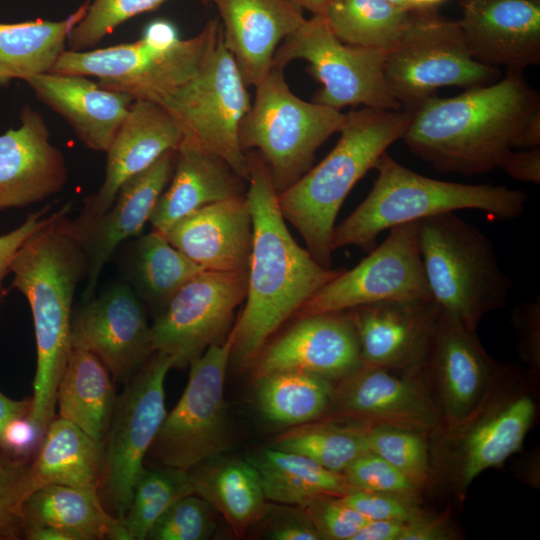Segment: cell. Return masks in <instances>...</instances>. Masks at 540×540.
<instances>
[{
    "label": "cell",
    "mask_w": 540,
    "mask_h": 540,
    "mask_svg": "<svg viewBox=\"0 0 540 540\" xmlns=\"http://www.w3.org/2000/svg\"><path fill=\"white\" fill-rule=\"evenodd\" d=\"M247 155L253 239L246 303L232 328L231 352L240 367L252 365L278 328L342 271L321 266L293 239L264 161L256 151Z\"/></svg>",
    "instance_id": "6da1fadb"
},
{
    "label": "cell",
    "mask_w": 540,
    "mask_h": 540,
    "mask_svg": "<svg viewBox=\"0 0 540 540\" xmlns=\"http://www.w3.org/2000/svg\"><path fill=\"white\" fill-rule=\"evenodd\" d=\"M540 95L522 72L507 71L496 82L449 98L431 96L409 111L401 140L434 169L464 176L496 168L516 146Z\"/></svg>",
    "instance_id": "7a4b0ae2"
},
{
    "label": "cell",
    "mask_w": 540,
    "mask_h": 540,
    "mask_svg": "<svg viewBox=\"0 0 540 540\" xmlns=\"http://www.w3.org/2000/svg\"><path fill=\"white\" fill-rule=\"evenodd\" d=\"M71 202L17 251L9 268L11 288L27 299L33 317L37 364L29 419L44 436L55 418L56 394L71 351L72 305L87 275V257L72 233Z\"/></svg>",
    "instance_id": "3957f363"
},
{
    "label": "cell",
    "mask_w": 540,
    "mask_h": 540,
    "mask_svg": "<svg viewBox=\"0 0 540 540\" xmlns=\"http://www.w3.org/2000/svg\"><path fill=\"white\" fill-rule=\"evenodd\" d=\"M410 118L405 109L363 107L348 112L330 153L278 193L283 217L321 266L331 268L335 221L347 195L387 148L402 139Z\"/></svg>",
    "instance_id": "277c9868"
},
{
    "label": "cell",
    "mask_w": 540,
    "mask_h": 540,
    "mask_svg": "<svg viewBox=\"0 0 540 540\" xmlns=\"http://www.w3.org/2000/svg\"><path fill=\"white\" fill-rule=\"evenodd\" d=\"M373 168L377 178L371 191L334 227L333 251L355 246L369 253L385 230L457 210H479L495 220L511 221L524 213L528 200L525 192L503 185L464 184L423 176L398 163L387 152Z\"/></svg>",
    "instance_id": "5b68a950"
},
{
    "label": "cell",
    "mask_w": 540,
    "mask_h": 540,
    "mask_svg": "<svg viewBox=\"0 0 540 540\" xmlns=\"http://www.w3.org/2000/svg\"><path fill=\"white\" fill-rule=\"evenodd\" d=\"M221 32L212 19L194 37L180 39L174 24L156 19L134 42L84 51L65 50L51 73L95 77L108 90L128 94L133 100L158 102L187 82Z\"/></svg>",
    "instance_id": "8992f818"
},
{
    "label": "cell",
    "mask_w": 540,
    "mask_h": 540,
    "mask_svg": "<svg viewBox=\"0 0 540 540\" xmlns=\"http://www.w3.org/2000/svg\"><path fill=\"white\" fill-rule=\"evenodd\" d=\"M421 258L432 299L475 330L482 317L507 303L512 282L490 239L475 225L446 212L419 220Z\"/></svg>",
    "instance_id": "52a82bcc"
},
{
    "label": "cell",
    "mask_w": 540,
    "mask_h": 540,
    "mask_svg": "<svg viewBox=\"0 0 540 540\" xmlns=\"http://www.w3.org/2000/svg\"><path fill=\"white\" fill-rule=\"evenodd\" d=\"M284 69L272 66L257 85L254 102L239 127L242 150L255 149L278 193L311 167L317 149L342 128L346 114L297 97Z\"/></svg>",
    "instance_id": "ba28073f"
},
{
    "label": "cell",
    "mask_w": 540,
    "mask_h": 540,
    "mask_svg": "<svg viewBox=\"0 0 540 540\" xmlns=\"http://www.w3.org/2000/svg\"><path fill=\"white\" fill-rule=\"evenodd\" d=\"M384 72L394 98L413 110L442 87L466 89L496 82L501 71L476 61L458 20L410 10L404 29L386 51Z\"/></svg>",
    "instance_id": "9c48e42d"
},
{
    "label": "cell",
    "mask_w": 540,
    "mask_h": 540,
    "mask_svg": "<svg viewBox=\"0 0 540 540\" xmlns=\"http://www.w3.org/2000/svg\"><path fill=\"white\" fill-rule=\"evenodd\" d=\"M157 103L177 121L184 138L221 157L248 181V155L238 134L251 102L247 84L224 44L222 29L196 73Z\"/></svg>",
    "instance_id": "30bf717a"
},
{
    "label": "cell",
    "mask_w": 540,
    "mask_h": 540,
    "mask_svg": "<svg viewBox=\"0 0 540 540\" xmlns=\"http://www.w3.org/2000/svg\"><path fill=\"white\" fill-rule=\"evenodd\" d=\"M232 347L231 330L223 343L210 346L189 365L187 385L147 455L158 466L189 471L230 448L225 380Z\"/></svg>",
    "instance_id": "8fae6325"
},
{
    "label": "cell",
    "mask_w": 540,
    "mask_h": 540,
    "mask_svg": "<svg viewBox=\"0 0 540 540\" xmlns=\"http://www.w3.org/2000/svg\"><path fill=\"white\" fill-rule=\"evenodd\" d=\"M386 51L341 41L323 15H312L278 46L272 66L285 68L305 60L309 74L322 87L313 102L341 110L345 106L403 109L384 72Z\"/></svg>",
    "instance_id": "7c38bea8"
},
{
    "label": "cell",
    "mask_w": 540,
    "mask_h": 540,
    "mask_svg": "<svg viewBox=\"0 0 540 540\" xmlns=\"http://www.w3.org/2000/svg\"><path fill=\"white\" fill-rule=\"evenodd\" d=\"M171 368V359L155 352L117 396L104 440L98 494L106 510L120 520L167 414L164 383Z\"/></svg>",
    "instance_id": "4fadbf2b"
},
{
    "label": "cell",
    "mask_w": 540,
    "mask_h": 540,
    "mask_svg": "<svg viewBox=\"0 0 540 540\" xmlns=\"http://www.w3.org/2000/svg\"><path fill=\"white\" fill-rule=\"evenodd\" d=\"M247 272L203 270L189 280L151 325L154 352L185 368L210 346L223 343L245 300Z\"/></svg>",
    "instance_id": "5bb4252c"
},
{
    "label": "cell",
    "mask_w": 540,
    "mask_h": 540,
    "mask_svg": "<svg viewBox=\"0 0 540 540\" xmlns=\"http://www.w3.org/2000/svg\"><path fill=\"white\" fill-rule=\"evenodd\" d=\"M432 299L421 258L419 220L389 229L387 238L354 268L321 287L299 318L396 299Z\"/></svg>",
    "instance_id": "9a60e30c"
},
{
    "label": "cell",
    "mask_w": 540,
    "mask_h": 540,
    "mask_svg": "<svg viewBox=\"0 0 540 540\" xmlns=\"http://www.w3.org/2000/svg\"><path fill=\"white\" fill-rule=\"evenodd\" d=\"M71 347L95 354L114 382H129L155 353L143 302L127 283L107 287L72 315Z\"/></svg>",
    "instance_id": "2e32d148"
},
{
    "label": "cell",
    "mask_w": 540,
    "mask_h": 540,
    "mask_svg": "<svg viewBox=\"0 0 540 540\" xmlns=\"http://www.w3.org/2000/svg\"><path fill=\"white\" fill-rule=\"evenodd\" d=\"M535 412V402L527 393L491 394L490 390L467 419L448 428L442 455L460 490L520 449Z\"/></svg>",
    "instance_id": "e0dca14e"
},
{
    "label": "cell",
    "mask_w": 540,
    "mask_h": 540,
    "mask_svg": "<svg viewBox=\"0 0 540 540\" xmlns=\"http://www.w3.org/2000/svg\"><path fill=\"white\" fill-rule=\"evenodd\" d=\"M255 379L278 371H300L343 379L362 365L356 327L348 311L301 317L265 346L252 363Z\"/></svg>",
    "instance_id": "ac0fdd59"
},
{
    "label": "cell",
    "mask_w": 540,
    "mask_h": 540,
    "mask_svg": "<svg viewBox=\"0 0 540 540\" xmlns=\"http://www.w3.org/2000/svg\"><path fill=\"white\" fill-rule=\"evenodd\" d=\"M176 149L168 150L150 167L127 180L109 209L88 222L68 219L70 229L84 250L87 283L83 301L95 296L104 265L126 240L140 235L168 185L176 162Z\"/></svg>",
    "instance_id": "d6986e66"
},
{
    "label": "cell",
    "mask_w": 540,
    "mask_h": 540,
    "mask_svg": "<svg viewBox=\"0 0 540 540\" xmlns=\"http://www.w3.org/2000/svg\"><path fill=\"white\" fill-rule=\"evenodd\" d=\"M426 366L436 382L448 428L467 419L490 391L497 366L483 349L475 330L440 311L432 333Z\"/></svg>",
    "instance_id": "ffe728a7"
},
{
    "label": "cell",
    "mask_w": 540,
    "mask_h": 540,
    "mask_svg": "<svg viewBox=\"0 0 540 540\" xmlns=\"http://www.w3.org/2000/svg\"><path fill=\"white\" fill-rule=\"evenodd\" d=\"M364 365L416 371L423 366L441 309L433 299H396L347 310Z\"/></svg>",
    "instance_id": "44dd1931"
},
{
    "label": "cell",
    "mask_w": 540,
    "mask_h": 540,
    "mask_svg": "<svg viewBox=\"0 0 540 540\" xmlns=\"http://www.w3.org/2000/svg\"><path fill=\"white\" fill-rule=\"evenodd\" d=\"M19 121L0 135V211L39 203L68 181L65 156L50 142L43 115L25 105Z\"/></svg>",
    "instance_id": "7402d4cb"
},
{
    "label": "cell",
    "mask_w": 540,
    "mask_h": 540,
    "mask_svg": "<svg viewBox=\"0 0 540 540\" xmlns=\"http://www.w3.org/2000/svg\"><path fill=\"white\" fill-rule=\"evenodd\" d=\"M458 20L472 57L507 71L540 63V2L460 0Z\"/></svg>",
    "instance_id": "603a6c76"
},
{
    "label": "cell",
    "mask_w": 540,
    "mask_h": 540,
    "mask_svg": "<svg viewBox=\"0 0 540 540\" xmlns=\"http://www.w3.org/2000/svg\"><path fill=\"white\" fill-rule=\"evenodd\" d=\"M183 138L179 124L162 105L134 100L105 152L103 183L74 220L88 222L104 214L127 180L146 170L168 150L177 149Z\"/></svg>",
    "instance_id": "cb8c5ba5"
},
{
    "label": "cell",
    "mask_w": 540,
    "mask_h": 540,
    "mask_svg": "<svg viewBox=\"0 0 540 540\" xmlns=\"http://www.w3.org/2000/svg\"><path fill=\"white\" fill-rule=\"evenodd\" d=\"M220 15L223 41L247 86H257L272 67L281 42L305 21L288 0H210Z\"/></svg>",
    "instance_id": "d4e9b609"
},
{
    "label": "cell",
    "mask_w": 540,
    "mask_h": 540,
    "mask_svg": "<svg viewBox=\"0 0 540 540\" xmlns=\"http://www.w3.org/2000/svg\"><path fill=\"white\" fill-rule=\"evenodd\" d=\"M165 236L204 270L247 272L253 232L246 196L208 204L178 220Z\"/></svg>",
    "instance_id": "484cf974"
},
{
    "label": "cell",
    "mask_w": 540,
    "mask_h": 540,
    "mask_svg": "<svg viewBox=\"0 0 540 540\" xmlns=\"http://www.w3.org/2000/svg\"><path fill=\"white\" fill-rule=\"evenodd\" d=\"M25 82L94 151H107L134 101L126 93L105 89L80 75L48 72Z\"/></svg>",
    "instance_id": "4316f807"
},
{
    "label": "cell",
    "mask_w": 540,
    "mask_h": 540,
    "mask_svg": "<svg viewBox=\"0 0 540 540\" xmlns=\"http://www.w3.org/2000/svg\"><path fill=\"white\" fill-rule=\"evenodd\" d=\"M336 394L337 407L373 422L417 431L433 429L438 413L419 381L397 376L388 368L362 365L343 378Z\"/></svg>",
    "instance_id": "83f0119b"
},
{
    "label": "cell",
    "mask_w": 540,
    "mask_h": 540,
    "mask_svg": "<svg viewBox=\"0 0 540 540\" xmlns=\"http://www.w3.org/2000/svg\"><path fill=\"white\" fill-rule=\"evenodd\" d=\"M176 152L172 177L149 220L152 229L163 235L178 220L208 204L246 195L245 179L197 142L183 138Z\"/></svg>",
    "instance_id": "f1b7e54d"
},
{
    "label": "cell",
    "mask_w": 540,
    "mask_h": 540,
    "mask_svg": "<svg viewBox=\"0 0 540 540\" xmlns=\"http://www.w3.org/2000/svg\"><path fill=\"white\" fill-rule=\"evenodd\" d=\"M194 492L220 513L237 537L258 524L267 508L260 477L247 460L210 458L189 470Z\"/></svg>",
    "instance_id": "f546056e"
},
{
    "label": "cell",
    "mask_w": 540,
    "mask_h": 540,
    "mask_svg": "<svg viewBox=\"0 0 540 540\" xmlns=\"http://www.w3.org/2000/svg\"><path fill=\"white\" fill-rule=\"evenodd\" d=\"M25 528L50 525L76 540H129L122 521L104 507L98 489L50 484L35 489L23 504Z\"/></svg>",
    "instance_id": "4dcf8cb0"
},
{
    "label": "cell",
    "mask_w": 540,
    "mask_h": 540,
    "mask_svg": "<svg viewBox=\"0 0 540 540\" xmlns=\"http://www.w3.org/2000/svg\"><path fill=\"white\" fill-rule=\"evenodd\" d=\"M104 452V442L62 417L54 418L32 459L36 489L50 484L98 489Z\"/></svg>",
    "instance_id": "1f68e13d"
},
{
    "label": "cell",
    "mask_w": 540,
    "mask_h": 540,
    "mask_svg": "<svg viewBox=\"0 0 540 540\" xmlns=\"http://www.w3.org/2000/svg\"><path fill=\"white\" fill-rule=\"evenodd\" d=\"M113 382L109 370L95 354L71 347L57 388L59 417L104 442L117 399Z\"/></svg>",
    "instance_id": "d6a6232c"
},
{
    "label": "cell",
    "mask_w": 540,
    "mask_h": 540,
    "mask_svg": "<svg viewBox=\"0 0 540 540\" xmlns=\"http://www.w3.org/2000/svg\"><path fill=\"white\" fill-rule=\"evenodd\" d=\"M90 1L85 0L72 14L58 21L37 18L0 22V87L50 72L66 50L68 36L85 16Z\"/></svg>",
    "instance_id": "836d02e7"
},
{
    "label": "cell",
    "mask_w": 540,
    "mask_h": 540,
    "mask_svg": "<svg viewBox=\"0 0 540 540\" xmlns=\"http://www.w3.org/2000/svg\"><path fill=\"white\" fill-rule=\"evenodd\" d=\"M136 238L122 261V271L139 299L157 309L159 314L172 297L204 269L156 230Z\"/></svg>",
    "instance_id": "e575fe53"
},
{
    "label": "cell",
    "mask_w": 540,
    "mask_h": 540,
    "mask_svg": "<svg viewBox=\"0 0 540 540\" xmlns=\"http://www.w3.org/2000/svg\"><path fill=\"white\" fill-rule=\"evenodd\" d=\"M247 460L258 472L267 500L275 503L303 507L316 498L340 497L352 490L343 473L272 446Z\"/></svg>",
    "instance_id": "d590c367"
},
{
    "label": "cell",
    "mask_w": 540,
    "mask_h": 540,
    "mask_svg": "<svg viewBox=\"0 0 540 540\" xmlns=\"http://www.w3.org/2000/svg\"><path fill=\"white\" fill-rule=\"evenodd\" d=\"M262 414L282 425H302L322 415L333 400L331 380L300 371H278L256 379Z\"/></svg>",
    "instance_id": "8d00e7d4"
},
{
    "label": "cell",
    "mask_w": 540,
    "mask_h": 540,
    "mask_svg": "<svg viewBox=\"0 0 540 540\" xmlns=\"http://www.w3.org/2000/svg\"><path fill=\"white\" fill-rule=\"evenodd\" d=\"M409 13L386 0H333L323 16L341 41L388 51L399 39Z\"/></svg>",
    "instance_id": "74e56055"
},
{
    "label": "cell",
    "mask_w": 540,
    "mask_h": 540,
    "mask_svg": "<svg viewBox=\"0 0 540 540\" xmlns=\"http://www.w3.org/2000/svg\"><path fill=\"white\" fill-rule=\"evenodd\" d=\"M192 493L195 492L189 471L168 466L145 467L121 519L129 540H145L165 510L177 499Z\"/></svg>",
    "instance_id": "f35d334b"
},
{
    "label": "cell",
    "mask_w": 540,
    "mask_h": 540,
    "mask_svg": "<svg viewBox=\"0 0 540 540\" xmlns=\"http://www.w3.org/2000/svg\"><path fill=\"white\" fill-rule=\"evenodd\" d=\"M272 447L305 456L340 473L368 452L362 428L333 424L301 426L280 436Z\"/></svg>",
    "instance_id": "ab89813d"
},
{
    "label": "cell",
    "mask_w": 540,
    "mask_h": 540,
    "mask_svg": "<svg viewBox=\"0 0 540 540\" xmlns=\"http://www.w3.org/2000/svg\"><path fill=\"white\" fill-rule=\"evenodd\" d=\"M362 430L369 452L393 465L420 488L432 480L429 448L421 431L387 424Z\"/></svg>",
    "instance_id": "60d3db41"
},
{
    "label": "cell",
    "mask_w": 540,
    "mask_h": 540,
    "mask_svg": "<svg viewBox=\"0 0 540 540\" xmlns=\"http://www.w3.org/2000/svg\"><path fill=\"white\" fill-rule=\"evenodd\" d=\"M33 457L0 445V540L24 539L23 504L36 489L31 471Z\"/></svg>",
    "instance_id": "b9f144b4"
},
{
    "label": "cell",
    "mask_w": 540,
    "mask_h": 540,
    "mask_svg": "<svg viewBox=\"0 0 540 540\" xmlns=\"http://www.w3.org/2000/svg\"><path fill=\"white\" fill-rule=\"evenodd\" d=\"M168 0H91L85 16L73 27L69 50L84 51L94 47L129 19L152 11ZM207 5L210 0H197Z\"/></svg>",
    "instance_id": "7bdbcfd3"
},
{
    "label": "cell",
    "mask_w": 540,
    "mask_h": 540,
    "mask_svg": "<svg viewBox=\"0 0 540 540\" xmlns=\"http://www.w3.org/2000/svg\"><path fill=\"white\" fill-rule=\"evenodd\" d=\"M216 510L196 493L172 503L150 528V540H206L215 528Z\"/></svg>",
    "instance_id": "ee69618b"
},
{
    "label": "cell",
    "mask_w": 540,
    "mask_h": 540,
    "mask_svg": "<svg viewBox=\"0 0 540 540\" xmlns=\"http://www.w3.org/2000/svg\"><path fill=\"white\" fill-rule=\"evenodd\" d=\"M343 474L352 490L416 498L420 488L400 470L369 451L349 464Z\"/></svg>",
    "instance_id": "f6af8a7d"
},
{
    "label": "cell",
    "mask_w": 540,
    "mask_h": 540,
    "mask_svg": "<svg viewBox=\"0 0 540 540\" xmlns=\"http://www.w3.org/2000/svg\"><path fill=\"white\" fill-rule=\"evenodd\" d=\"M320 539L352 540L368 521L340 497H319L302 507Z\"/></svg>",
    "instance_id": "bcb514c9"
},
{
    "label": "cell",
    "mask_w": 540,
    "mask_h": 540,
    "mask_svg": "<svg viewBox=\"0 0 540 540\" xmlns=\"http://www.w3.org/2000/svg\"><path fill=\"white\" fill-rule=\"evenodd\" d=\"M340 498L367 520L410 521L423 514L413 497L351 490Z\"/></svg>",
    "instance_id": "7dc6e473"
},
{
    "label": "cell",
    "mask_w": 540,
    "mask_h": 540,
    "mask_svg": "<svg viewBox=\"0 0 540 540\" xmlns=\"http://www.w3.org/2000/svg\"><path fill=\"white\" fill-rule=\"evenodd\" d=\"M267 505L263 522V535L271 540L320 539L312 521L303 510L279 504ZM259 522V523H260Z\"/></svg>",
    "instance_id": "c3c4849f"
},
{
    "label": "cell",
    "mask_w": 540,
    "mask_h": 540,
    "mask_svg": "<svg viewBox=\"0 0 540 540\" xmlns=\"http://www.w3.org/2000/svg\"><path fill=\"white\" fill-rule=\"evenodd\" d=\"M50 209L48 205L30 213L20 226L0 236V297L3 280L9 273L10 264L17 251L35 232L50 223L57 215L58 211L49 213Z\"/></svg>",
    "instance_id": "681fc988"
},
{
    "label": "cell",
    "mask_w": 540,
    "mask_h": 540,
    "mask_svg": "<svg viewBox=\"0 0 540 540\" xmlns=\"http://www.w3.org/2000/svg\"><path fill=\"white\" fill-rule=\"evenodd\" d=\"M512 321L519 335L522 357L533 367L540 362V300L518 305L513 310Z\"/></svg>",
    "instance_id": "f907efd6"
},
{
    "label": "cell",
    "mask_w": 540,
    "mask_h": 540,
    "mask_svg": "<svg viewBox=\"0 0 540 540\" xmlns=\"http://www.w3.org/2000/svg\"><path fill=\"white\" fill-rule=\"evenodd\" d=\"M43 436L28 417L12 420L4 429L1 446L24 456L33 457Z\"/></svg>",
    "instance_id": "816d5d0a"
},
{
    "label": "cell",
    "mask_w": 540,
    "mask_h": 540,
    "mask_svg": "<svg viewBox=\"0 0 540 540\" xmlns=\"http://www.w3.org/2000/svg\"><path fill=\"white\" fill-rule=\"evenodd\" d=\"M510 177L532 184L540 183V148L513 149L507 154L500 168Z\"/></svg>",
    "instance_id": "f5cc1de1"
},
{
    "label": "cell",
    "mask_w": 540,
    "mask_h": 540,
    "mask_svg": "<svg viewBox=\"0 0 540 540\" xmlns=\"http://www.w3.org/2000/svg\"><path fill=\"white\" fill-rule=\"evenodd\" d=\"M449 536V529L443 520L423 513L405 523L400 540H443Z\"/></svg>",
    "instance_id": "db71d44e"
},
{
    "label": "cell",
    "mask_w": 540,
    "mask_h": 540,
    "mask_svg": "<svg viewBox=\"0 0 540 540\" xmlns=\"http://www.w3.org/2000/svg\"><path fill=\"white\" fill-rule=\"evenodd\" d=\"M406 522L368 520L352 540H400Z\"/></svg>",
    "instance_id": "11a10c76"
},
{
    "label": "cell",
    "mask_w": 540,
    "mask_h": 540,
    "mask_svg": "<svg viewBox=\"0 0 540 540\" xmlns=\"http://www.w3.org/2000/svg\"><path fill=\"white\" fill-rule=\"evenodd\" d=\"M32 409V397L15 400L0 391V445L5 427L14 419L29 417Z\"/></svg>",
    "instance_id": "9f6ffc18"
},
{
    "label": "cell",
    "mask_w": 540,
    "mask_h": 540,
    "mask_svg": "<svg viewBox=\"0 0 540 540\" xmlns=\"http://www.w3.org/2000/svg\"><path fill=\"white\" fill-rule=\"evenodd\" d=\"M27 540H76L69 532L50 525H33L25 528Z\"/></svg>",
    "instance_id": "6f0895ef"
},
{
    "label": "cell",
    "mask_w": 540,
    "mask_h": 540,
    "mask_svg": "<svg viewBox=\"0 0 540 540\" xmlns=\"http://www.w3.org/2000/svg\"><path fill=\"white\" fill-rule=\"evenodd\" d=\"M540 145V109L537 110L523 127L515 147L534 148Z\"/></svg>",
    "instance_id": "680465c9"
},
{
    "label": "cell",
    "mask_w": 540,
    "mask_h": 540,
    "mask_svg": "<svg viewBox=\"0 0 540 540\" xmlns=\"http://www.w3.org/2000/svg\"><path fill=\"white\" fill-rule=\"evenodd\" d=\"M303 10H308L312 15H324L330 0H288Z\"/></svg>",
    "instance_id": "91938a15"
},
{
    "label": "cell",
    "mask_w": 540,
    "mask_h": 540,
    "mask_svg": "<svg viewBox=\"0 0 540 540\" xmlns=\"http://www.w3.org/2000/svg\"><path fill=\"white\" fill-rule=\"evenodd\" d=\"M410 10H431L445 0H406Z\"/></svg>",
    "instance_id": "94428289"
},
{
    "label": "cell",
    "mask_w": 540,
    "mask_h": 540,
    "mask_svg": "<svg viewBox=\"0 0 540 540\" xmlns=\"http://www.w3.org/2000/svg\"><path fill=\"white\" fill-rule=\"evenodd\" d=\"M386 1L397 7L410 10L406 0H386Z\"/></svg>",
    "instance_id": "6125c7cd"
},
{
    "label": "cell",
    "mask_w": 540,
    "mask_h": 540,
    "mask_svg": "<svg viewBox=\"0 0 540 540\" xmlns=\"http://www.w3.org/2000/svg\"><path fill=\"white\" fill-rule=\"evenodd\" d=\"M532 1L540 2V0H532Z\"/></svg>",
    "instance_id": "be15d7a7"
},
{
    "label": "cell",
    "mask_w": 540,
    "mask_h": 540,
    "mask_svg": "<svg viewBox=\"0 0 540 540\" xmlns=\"http://www.w3.org/2000/svg\"><path fill=\"white\" fill-rule=\"evenodd\" d=\"M333 1V0H330V2Z\"/></svg>",
    "instance_id": "e7e4bbea"
}]
</instances>
